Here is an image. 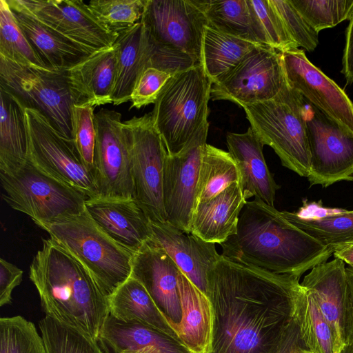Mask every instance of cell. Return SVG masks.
Instances as JSON below:
<instances>
[{"mask_svg": "<svg viewBox=\"0 0 353 353\" xmlns=\"http://www.w3.org/2000/svg\"><path fill=\"white\" fill-rule=\"evenodd\" d=\"M299 279L221 254L208 278L205 353H278L295 318Z\"/></svg>", "mask_w": 353, "mask_h": 353, "instance_id": "obj_1", "label": "cell"}, {"mask_svg": "<svg viewBox=\"0 0 353 353\" xmlns=\"http://www.w3.org/2000/svg\"><path fill=\"white\" fill-rule=\"evenodd\" d=\"M219 245L221 255L232 261L299 279L333 254L274 207L256 198L247 201L236 232Z\"/></svg>", "mask_w": 353, "mask_h": 353, "instance_id": "obj_2", "label": "cell"}, {"mask_svg": "<svg viewBox=\"0 0 353 353\" xmlns=\"http://www.w3.org/2000/svg\"><path fill=\"white\" fill-rule=\"evenodd\" d=\"M29 276L46 316L97 340L109 314L107 296L78 259L52 238L43 239Z\"/></svg>", "mask_w": 353, "mask_h": 353, "instance_id": "obj_3", "label": "cell"}, {"mask_svg": "<svg viewBox=\"0 0 353 353\" xmlns=\"http://www.w3.org/2000/svg\"><path fill=\"white\" fill-rule=\"evenodd\" d=\"M39 227L88 270L107 297L131 276L134 254L110 238L85 209Z\"/></svg>", "mask_w": 353, "mask_h": 353, "instance_id": "obj_4", "label": "cell"}, {"mask_svg": "<svg viewBox=\"0 0 353 353\" xmlns=\"http://www.w3.org/2000/svg\"><path fill=\"white\" fill-rule=\"evenodd\" d=\"M251 128L271 147L283 166L307 177L311 158L306 125L307 101L288 83L274 98L242 107Z\"/></svg>", "mask_w": 353, "mask_h": 353, "instance_id": "obj_5", "label": "cell"}, {"mask_svg": "<svg viewBox=\"0 0 353 353\" xmlns=\"http://www.w3.org/2000/svg\"><path fill=\"white\" fill-rule=\"evenodd\" d=\"M212 84L199 64L174 74L162 89L151 114L168 154L180 152L208 121Z\"/></svg>", "mask_w": 353, "mask_h": 353, "instance_id": "obj_6", "label": "cell"}, {"mask_svg": "<svg viewBox=\"0 0 353 353\" xmlns=\"http://www.w3.org/2000/svg\"><path fill=\"white\" fill-rule=\"evenodd\" d=\"M0 86L26 108L38 110L57 132L72 140L74 103L67 70L21 64L0 55Z\"/></svg>", "mask_w": 353, "mask_h": 353, "instance_id": "obj_7", "label": "cell"}, {"mask_svg": "<svg viewBox=\"0 0 353 353\" xmlns=\"http://www.w3.org/2000/svg\"><path fill=\"white\" fill-rule=\"evenodd\" d=\"M2 197L13 210L27 214L39 227L82 212L88 198L43 173L30 161L18 171L0 172Z\"/></svg>", "mask_w": 353, "mask_h": 353, "instance_id": "obj_8", "label": "cell"}, {"mask_svg": "<svg viewBox=\"0 0 353 353\" xmlns=\"http://www.w3.org/2000/svg\"><path fill=\"white\" fill-rule=\"evenodd\" d=\"M25 116L29 137V161L88 199L98 197L94 174L84 164L73 141L57 132L38 110L26 108Z\"/></svg>", "mask_w": 353, "mask_h": 353, "instance_id": "obj_9", "label": "cell"}, {"mask_svg": "<svg viewBox=\"0 0 353 353\" xmlns=\"http://www.w3.org/2000/svg\"><path fill=\"white\" fill-rule=\"evenodd\" d=\"M130 143L134 200L151 222H165L163 201L167 150L151 112L123 121Z\"/></svg>", "mask_w": 353, "mask_h": 353, "instance_id": "obj_10", "label": "cell"}, {"mask_svg": "<svg viewBox=\"0 0 353 353\" xmlns=\"http://www.w3.org/2000/svg\"><path fill=\"white\" fill-rule=\"evenodd\" d=\"M286 85L281 53L259 44L236 67L212 84L210 99L230 101L243 107L274 98Z\"/></svg>", "mask_w": 353, "mask_h": 353, "instance_id": "obj_11", "label": "cell"}, {"mask_svg": "<svg viewBox=\"0 0 353 353\" xmlns=\"http://www.w3.org/2000/svg\"><path fill=\"white\" fill-rule=\"evenodd\" d=\"M94 121L99 196L134 199L130 143L121 113L101 108L94 113Z\"/></svg>", "mask_w": 353, "mask_h": 353, "instance_id": "obj_12", "label": "cell"}, {"mask_svg": "<svg viewBox=\"0 0 353 353\" xmlns=\"http://www.w3.org/2000/svg\"><path fill=\"white\" fill-rule=\"evenodd\" d=\"M141 21L157 43L201 64L208 21L200 0H147Z\"/></svg>", "mask_w": 353, "mask_h": 353, "instance_id": "obj_13", "label": "cell"}, {"mask_svg": "<svg viewBox=\"0 0 353 353\" xmlns=\"http://www.w3.org/2000/svg\"><path fill=\"white\" fill-rule=\"evenodd\" d=\"M306 125L311 158L307 178L310 185L327 188L341 181H353V133L307 101Z\"/></svg>", "mask_w": 353, "mask_h": 353, "instance_id": "obj_14", "label": "cell"}, {"mask_svg": "<svg viewBox=\"0 0 353 353\" xmlns=\"http://www.w3.org/2000/svg\"><path fill=\"white\" fill-rule=\"evenodd\" d=\"M208 128L207 121L180 152L168 154L165 160L163 201L166 221L186 233H190Z\"/></svg>", "mask_w": 353, "mask_h": 353, "instance_id": "obj_15", "label": "cell"}, {"mask_svg": "<svg viewBox=\"0 0 353 353\" xmlns=\"http://www.w3.org/2000/svg\"><path fill=\"white\" fill-rule=\"evenodd\" d=\"M281 53L288 85L341 128L353 133V103L343 90L312 64L304 50L292 48Z\"/></svg>", "mask_w": 353, "mask_h": 353, "instance_id": "obj_16", "label": "cell"}, {"mask_svg": "<svg viewBox=\"0 0 353 353\" xmlns=\"http://www.w3.org/2000/svg\"><path fill=\"white\" fill-rule=\"evenodd\" d=\"M38 21L90 54L112 47L118 34L103 28L81 0H17Z\"/></svg>", "mask_w": 353, "mask_h": 353, "instance_id": "obj_17", "label": "cell"}, {"mask_svg": "<svg viewBox=\"0 0 353 353\" xmlns=\"http://www.w3.org/2000/svg\"><path fill=\"white\" fill-rule=\"evenodd\" d=\"M345 268L334 258L314 266L301 283L312 294L343 347L353 343V305Z\"/></svg>", "mask_w": 353, "mask_h": 353, "instance_id": "obj_18", "label": "cell"}, {"mask_svg": "<svg viewBox=\"0 0 353 353\" xmlns=\"http://www.w3.org/2000/svg\"><path fill=\"white\" fill-rule=\"evenodd\" d=\"M180 272L162 248L149 241L134 255L131 276L145 287L177 334L182 319Z\"/></svg>", "mask_w": 353, "mask_h": 353, "instance_id": "obj_19", "label": "cell"}, {"mask_svg": "<svg viewBox=\"0 0 353 353\" xmlns=\"http://www.w3.org/2000/svg\"><path fill=\"white\" fill-rule=\"evenodd\" d=\"M149 242L162 248L182 274L208 297V278L221 254L215 243L186 233L170 223L151 222Z\"/></svg>", "mask_w": 353, "mask_h": 353, "instance_id": "obj_20", "label": "cell"}, {"mask_svg": "<svg viewBox=\"0 0 353 353\" xmlns=\"http://www.w3.org/2000/svg\"><path fill=\"white\" fill-rule=\"evenodd\" d=\"M85 208L110 238L134 254L151 238V221L134 199L98 196L88 199Z\"/></svg>", "mask_w": 353, "mask_h": 353, "instance_id": "obj_21", "label": "cell"}, {"mask_svg": "<svg viewBox=\"0 0 353 353\" xmlns=\"http://www.w3.org/2000/svg\"><path fill=\"white\" fill-rule=\"evenodd\" d=\"M104 353H194L179 339L139 323L107 316L97 338Z\"/></svg>", "mask_w": 353, "mask_h": 353, "instance_id": "obj_22", "label": "cell"}, {"mask_svg": "<svg viewBox=\"0 0 353 353\" xmlns=\"http://www.w3.org/2000/svg\"><path fill=\"white\" fill-rule=\"evenodd\" d=\"M116 70L114 45L92 53L68 69V81L74 105L94 108L112 103Z\"/></svg>", "mask_w": 353, "mask_h": 353, "instance_id": "obj_23", "label": "cell"}, {"mask_svg": "<svg viewBox=\"0 0 353 353\" xmlns=\"http://www.w3.org/2000/svg\"><path fill=\"white\" fill-rule=\"evenodd\" d=\"M228 152L240 173V184L245 199H259L274 206L280 186L269 170L263 153V143L249 127L244 133L229 132L226 137Z\"/></svg>", "mask_w": 353, "mask_h": 353, "instance_id": "obj_24", "label": "cell"}, {"mask_svg": "<svg viewBox=\"0 0 353 353\" xmlns=\"http://www.w3.org/2000/svg\"><path fill=\"white\" fill-rule=\"evenodd\" d=\"M6 1L17 24L46 68L68 70L91 54L38 21L17 0Z\"/></svg>", "mask_w": 353, "mask_h": 353, "instance_id": "obj_25", "label": "cell"}, {"mask_svg": "<svg viewBox=\"0 0 353 353\" xmlns=\"http://www.w3.org/2000/svg\"><path fill=\"white\" fill-rule=\"evenodd\" d=\"M246 202L240 182L231 184L216 196L196 205L190 233L207 242L221 244L236 232Z\"/></svg>", "mask_w": 353, "mask_h": 353, "instance_id": "obj_26", "label": "cell"}, {"mask_svg": "<svg viewBox=\"0 0 353 353\" xmlns=\"http://www.w3.org/2000/svg\"><path fill=\"white\" fill-rule=\"evenodd\" d=\"M114 45L117 50V70L112 101L114 105H119L130 101L139 76L150 67L153 41L140 20L120 33Z\"/></svg>", "mask_w": 353, "mask_h": 353, "instance_id": "obj_27", "label": "cell"}, {"mask_svg": "<svg viewBox=\"0 0 353 353\" xmlns=\"http://www.w3.org/2000/svg\"><path fill=\"white\" fill-rule=\"evenodd\" d=\"M0 101V172L11 174L29 161L26 108L1 86Z\"/></svg>", "mask_w": 353, "mask_h": 353, "instance_id": "obj_28", "label": "cell"}, {"mask_svg": "<svg viewBox=\"0 0 353 353\" xmlns=\"http://www.w3.org/2000/svg\"><path fill=\"white\" fill-rule=\"evenodd\" d=\"M107 299L109 314L114 317L153 327L179 339L145 287L135 278L130 276Z\"/></svg>", "mask_w": 353, "mask_h": 353, "instance_id": "obj_29", "label": "cell"}, {"mask_svg": "<svg viewBox=\"0 0 353 353\" xmlns=\"http://www.w3.org/2000/svg\"><path fill=\"white\" fill-rule=\"evenodd\" d=\"M182 319L180 341L194 353H205L210 337L211 307L208 298L180 272Z\"/></svg>", "mask_w": 353, "mask_h": 353, "instance_id": "obj_30", "label": "cell"}, {"mask_svg": "<svg viewBox=\"0 0 353 353\" xmlns=\"http://www.w3.org/2000/svg\"><path fill=\"white\" fill-rule=\"evenodd\" d=\"M256 44L205 26L201 64L212 81H219L233 70Z\"/></svg>", "mask_w": 353, "mask_h": 353, "instance_id": "obj_31", "label": "cell"}, {"mask_svg": "<svg viewBox=\"0 0 353 353\" xmlns=\"http://www.w3.org/2000/svg\"><path fill=\"white\" fill-rule=\"evenodd\" d=\"M296 317L303 344L309 353H340L343 345L321 312L312 294L302 286Z\"/></svg>", "mask_w": 353, "mask_h": 353, "instance_id": "obj_32", "label": "cell"}, {"mask_svg": "<svg viewBox=\"0 0 353 353\" xmlns=\"http://www.w3.org/2000/svg\"><path fill=\"white\" fill-rule=\"evenodd\" d=\"M200 3L209 26L239 39L263 44L248 0H200Z\"/></svg>", "mask_w": 353, "mask_h": 353, "instance_id": "obj_33", "label": "cell"}, {"mask_svg": "<svg viewBox=\"0 0 353 353\" xmlns=\"http://www.w3.org/2000/svg\"><path fill=\"white\" fill-rule=\"evenodd\" d=\"M281 213L291 223L332 252L340 245L353 242V210L312 216L300 212Z\"/></svg>", "mask_w": 353, "mask_h": 353, "instance_id": "obj_34", "label": "cell"}, {"mask_svg": "<svg viewBox=\"0 0 353 353\" xmlns=\"http://www.w3.org/2000/svg\"><path fill=\"white\" fill-rule=\"evenodd\" d=\"M236 182H240V173L229 152L207 143L201 159L196 205L216 196Z\"/></svg>", "mask_w": 353, "mask_h": 353, "instance_id": "obj_35", "label": "cell"}, {"mask_svg": "<svg viewBox=\"0 0 353 353\" xmlns=\"http://www.w3.org/2000/svg\"><path fill=\"white\" fill-rule=\"evenodd\" d=\"M46 353H104L88 334L46 316L39 322Z\"/></svg>", "mask_w": 353, "mask_h": 353, "instance_id": "obj_36", "label": "cell"}, {"mask_svg": "<svg viewBox=\"0 0 353 353\" xmlns=\"http://www.w3.org/2000/svg\"><path fill=\"white\" fill-rule=\"evenodd\" d=\"M147 0H92L88 6L98 22L119 34L140 21Z\"/></svg>", "mask_w": 353, "mask_h": 353, "instance_id": "obj_37", "label": "cell"}, {"mask_svg": "<svg viewBox=\"0 0 353 353\" xmlns=\"http://www.w3.org/2000/svg\"><path fill=\"white\" fill-rule=\"evenodd\" d=\"M0 55L19 63L45 68L17 24L6 0H0Z\"/></svg>", "mask_w": 353, "mask_h": 353, "instance_id": "obj_38", "label": "cell"}, {"mask_svg": "<svg viewBox=\"0 0 353 353\" xmlns=\"http://www.w3.org/2000/svg\"><path fill=\"white\" fill-rule=\"evenodd\" d=\"M0 353H46L33 323L21 316L0 319Z\"/></svg>", "mask_w": 353, "mask_h": 353, "instance_id": "obj_39", "label": "cell"}, {"mask_svg": "<svg viewBox=\"0 0 353 353\" xmlns=\"http://www.w3.org/2000/svg\"><path fill=\"white\" fill-rule=\"evenodd\" d=\"M316 32L333 28L353 15V0H290Z\"/></svg>", "mask_w": 353, "mask_h": 353, "instance_id": "obj_40", "label": "cell"}, {"mask_svg": "<svg viewBox=\"0 0 353 353\" xmlns=\"http://www.w3.org/2000/svg\"><path fill=\"white\" fill-rule=\"evenodd\" d=\"M248 3L263 44L280 52L299 48L288 35L269 0H248Z\"/></svg>", "mask_w": 353, "mask_h": 353, "instance_id": "obj_41", "label": "cell"}, {"mask_svg": "<svg viewBox=\"0 0 353 353\" xmlns=\"http://www.w3.org/2000/svg\"><path fill=\"white\" fill-rule=\"evenodd\" d=\"M94 114V107L72 106V141L84 164L95 176L96 130Z\"/></svg>", "mask_w": 353, "mask_h": 353, "instance_id": "obj_42", "label": "cell"}, {"mask_svg": "<svg viewBox=\"0 0 353 353\" xmlns=\"http://www.w3.org/2000/svg\"><path fill=\"white\" fill-rule=\"evenodd\" d=\"M298 48L312 52L319 44L318 32L305 21L290 0H269Z\"/></svg>", "mask_w": 353, "mask_h": 353, "instance_id": "obj_43", "label": "cell"}, {"mask_svg": "<svg viewBox=\"0 0 353 353\" xmlns=\"http://www.w3.org/2000/svg\"><path fill=\"white\" fill-rule=\"evenodd\" d=\"M173 75L168 71L152 67L145 69L139 76L131 94L132 104L130 109H139L154 103L162 89Z\"/></svg>", "mask_w": 353, "mask_h": 353, "instance_id": "obj_44", "label": "cell"}, {"mask_svg": "<svg viewBox=\"0 0 353 353\" xmlns=\"http://www.w3.org/2000/svg\"><path fill=\"white\" fill-rule=\"evenodd\" d=\"M23 272L8 261L0 259V306L12 302L13 290L22 281Z\"/></svg>", "mask_w": 353, "mask_h": 353, "instance_id": "obj_45", "label": "cell"}, {"mask_svg": "<svg viewBox=\"0 0 353 353\" xmlns=\"http://www.w3.org/2000/svg\"><path fill=\"white\" fill-rule=\"evenodd\" d=\"M345 31V46L342 59L341 72L346 84L353 83V15Z\"/></svg>", "mask_w": 353, "mask_h": 353, "instance_id": "obj_46", "label": "cell"}, {"mask_svg": "<svg viewBox=\"0 0 353 353\" xmlns=\"http://www.w3.org/2000/svg\"><path fill=\"white\" fill-rule=\"evenodd\" d=\"M278 353H309L302 341L296 315Z\"/></svg>", "mask_w": 353, "mask_h": 353, "instance_id": "obj_47", "label": "cell"}, {"mask_svg": "<svg viewBox=\"0 0 353 353\" xmlns=\"http://www.w3.org/2000/svg\"><path fill=\"white\" fill-rule=\"evenodd\" d=\"M332 254L353 268V242L336 248Z\"/></svg>", "mask_w": 353, "mask_h": 353, "instance_id": "obj_48", "label": "cell"}, {"mask_svg": "<svg viewBox=\"0 0 353 353\" xmlns=\"http://www.w3.org/2000/svg\"><path fill=\"white\" fill-rule=\"evenodd\" d=\"M345 272L350 294L353 305V268L350 267L345 268Z\"/></svg>", "mask_w": 353, "mask_h": 353, "instance_id": "obj_49", "label": "cell"}, {"mask_svg": "<svg viewBox=\"0 0 353 353\" xmlns=\"http://www.w3.org/2000/svg\"><path fill=\"white\" fill-rule=\"evenodd\" d=\"M340 353H353V343L344 347Z\"/></svg>", "mask_w": 353, "mask_h": 353, "instance_id": "obj_50", "label": "cell"}]
</instances>
